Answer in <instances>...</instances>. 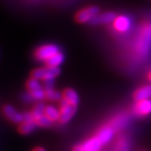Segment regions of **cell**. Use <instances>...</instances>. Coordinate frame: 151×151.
Wrapping results in <instances>:
<instances>
[{
  "label": "cell",
  "mask_w": 151,
  "mask_h": 151,
  "mask_svg": "<svg viewBox=\"0 0 151 151\" xmlns=\"http://www.w3.org/2000/svg\"><path fill=\"white\" fill-rule=\"evenodd\" d=\"M97 14H99V8L96 6H89L76 13L75 16L76 21L80 24L91 22Z\"/></svg>",
  "instance_id": "obj_5"
},
{
  "label": "cell",
  "mask_w": 151,
  "mask_h": 151,
  "mask_svg": "<svg viewBox=\"0 0 151 151\" xmlns=\"http://www.w3.org/2000/svg\"><path fill=\"white\" fill-rule=\"evenodd\" d=\"M62 99H64L66 102L71 103V104H74V105H77L78 102H79V97H78L77 93L71 88H66L63 91Z\"/></svg>",
  "instance_id": "obj_13"
},
{
  "label": "cell",
  "mask_w": 151,
  "mask_h": 151,
  "mask_svg": "<svg viewBox=\"0 0 151 151\" xmlns=\"http://www.w3.org/2000/svg\"><path fill=\"white\" fill-rule=\"evenodd\" d=\"M134 97L136 101L150 99L151 97V85L142 86L139 88L134 94Z\"/></svg>",
  "instance_id": "obj_12"
},
{
  "label": "cell",
  "mask_w": 151,
  "mask_h": 151,
  "mask_svg": "<svg viewBox=\"0 0 151 151\" xmlns=\"http://www.w3.org/2000/svg\"><path fill=\"white\" fill-rule=\"evenodd\" d=\"M132 53L137 60H144L151 51V22L141 24L131 45Z\"/></svg>",
  "instance_id": "obj_1"
},
{
  "label": "cell",
  "mask_w": 151,
  "mask_h": 151,
  "mask_svg": "<svg viewBox=\"0 0 151 151\" xmlns=\"http://www.w3.org/2000/svg\"><path fill=\"white\" fill-rule=\"evenodd\" d=\"M77 105H74L66 102L64 99L60 100V118L59 121L60 124H65L69 122L70 119L74 116L76 111Z\"/></svg>",
  "instance_id": "obj_4"
},
{
  "label": "cell",
  "mask_w": 151,
  "mask_h": 151,
  "mask_svg": "<svg viewBox=\"0 0 151 151\" xmlns=\"http://www.w3.org/2000/svg\"><path fill=\"white\" fill-rule=\"evenodd\" d=\"M116 17V14L113 12H107L104 14H97L90 23L92 24H108L113 23Z\"/></svg>",
  "instance_id": "obj_11"
},
{
  "label": "cell",
  "mask_w": 151,
  "mask_h": 151,
  "mask_svg": "<svg viewBox=\"0 0 151 151\" xmlns=\"http://www.w3.org/2000/svg\"><path fill=\"white\" fill-rule=\"evenodd\" d=\"M26 88H27V90L29 92H32V91H35V90H37V89H40V88H42V86H41V84L40 83V81H39V80L31 77L30 79H29V80L26 81Z\"/></svg>",
  "instance_id": "obj_20"
},
{
  "label": "cell",
  "mask_w": 151,
  "mask_h": 151,
  "mask_svg": "<svg viewBox=\"0 0 151 151\" xmlns=\"http://www.w3.org/2000/svg\"><path fill=\"white\" fill-rule=\"evenodd\" d=\"M35 126H36L35 122H24V121H23L19 125L18 130H19V133L21 134H28L35 129Z\"/></svg>",
  "instance_id": "obj_16"
},
{
  "label": "cell",
  "mask_w": 151,
  "mask_h": 151,
  "mask_svg": "<svg viewBox=\"0 0 151 151\" xmlns=\"http://www.w3.org/2000/svg\"><path fill=\"white\" fill-rule=\"evenodd\" d=\"M113 134H114V129L112 126H104L98 131L96 137L103 145H106L112 139Z\"/></svg>",
  "instance_id": "obj_10"
},
{
  "label": "cell",
  "mask_w": 151,
  "mask_h": 151,
  "mask_svg": "<svg viewBox=\"0 0 151 151\" xmlns=\"http://www.w3.org/2000/svg\"><path fill=\"white\" fill-rule=\"evenodd\" d=\"M148 78H149V80L151 81V70L149 72V74H148Z\"/></svg>",
  "instance_id": "obj_26"
},
{
  "label": "cell",
  "mask_w": 151,
  "mask_h": 151,
  "mask_svg": "<svg viewBox=\"0 0 151 151\" xmlns=\"http://www.w3.org/2000/svg\"><path fill=\"white\" fill-rule=\"evenodd\" d=\"M45 115L52 122H54L59 120L60 111L57 108H55L54 106H47L45 109Z\"/></svg>",
  "instance_id": "obj_17"
},
{
  "label": "cell",
  "mask_w": 151,
  "mask_h": 151,
  "mask_svg": "<svg viewBox=\"0 0 151 151\" xmlns=\"http://www.w3.org/2000/svg\"><path fill=\"white\" fill-rule=\"evenodd\" d=\"M29 92V94H30L33 100L40 101V100H42V99H44L45 97V91L44 87Z\"/></svg>",
  "instance_id": "obj_21"
},
{
  "label": "cell",
  "mask_w": 151,
  "mask_h": 151,
  "mask_svg": "<svg viewBox=\"0 0 151 151\" xmlns=\"http://www.w3.org/2000/svg\"><path fill=\"white\" fill-rule=\"evenodd\" d=\"M60 73L59 67L48 66L40 67L35 69L31 72V77L37 79L39 81H46V80H54Z\"/></svg>",
  "instance_id": "obj_2"
},
{
  "label": "cell",
  "mask_w": 151,
  "mask_h": 151,
  "mask_svg": "<svg viewBox=\"0 0 151 151\" xmlns=\"http://www.w3.org/2000/svg\"><path fill=\"white\" fill-rule=\"evenodd\" d=\"M130 145L129 139L125 136H119L114 145V151H129Z\"/></svg>",
  "instance_id": "obj_14"
},
{
  "label": "cell",
  "mask_w": 151,
  "mask_h": 151,
  "mask_svg": "<svg viewBox=\"0 0 151 151\" xmlns=\"http://www.w3.org/2000/svg\"><path fill=\"white\" fill-rule=\"evenodd\" d=\"M35 124L38 126H40V127H49L52 124V121L50 119H49L45 114L42 115L41 117L38 118L35 120Z\"/></svg>",
  "instance_id": "obj_22"
},
{
  "label": "cell",
  "mask_w": 151,
  "mask_h": 151,
  "mask_svg": "<svg viewBox=\"0 0 151 151\" xmlns=\"http://www.w3.org/2000/svg\"><path fill=\"white\" fill-rule=\"evenodd\" d=\"M23 121L24 122H35V119L31 113H23Z\"/></svg>",
  "instance_id": "obj_23"
},
{
  "label": "cell",
  "mask_w": 151,
  "mask_h": 151,
  "mask_svg": "<svg viewBox=\"0 0 151 151\" xmlns=\"http://www.w3.org/2000/svg\"><path fill=\"white\" fill-rule=\"evenodd\" d=\"M33 151H45L44 150L42 147H36V148H35L34 149V150Z\"/></svg>",
  "instance_id": "obj_25"
},
{
  "label": "cell",
  "mask_w": 151,
  "mask_h": 151,
  "mask_svg": "<svg viewBox=\"0 0 151 151\" xmlns=\"http://www.w3.org/2000/svg\"><path fill=\"white\" fill-rule=\"evenodd\" d=\"M3 113L6 118L14 124H20L23 122V114L18 113L10 105H5L3 108Z\"/></svg>",
  "instance_id": "obj_9"
},
{
  "label": "cell",
  "mask_w": 151,
  "mask_h": 151,
  "mask_svg": "<svg viewBox=\"0 0 151 151\" xmlns=\"http://www.w3.org/2000/svg\"><path fill=\"white\" fill-rule=\"evenodd\" d=\"M60 52V48L53 44H47L40 46L35 51V57L40 61H46L50 57Z\"/></svg>",
  "instance_id": "obj_3"
},
{
  "label": "cell",
  "mask_w": 151,
  "mask_h": 151,
  "mask_svg": "<svg viewBox=\"0 0 151 151\" xmlns=\"http://www.w3.org/2000/svg\"><path fill=\"white\" fill-rule=\"evenodd\" d=\"M45 97L50 101H60L62 99V93L55 91L54 89H50L45 91Z\"/></svg>",
  "instance_id": "obj_19"
},
{
  "label": "cell",
  "mask_w": 151,
  "mask_h": 151,
  "mask_svg": "<svg viewBox=\"0 0 151 151\" xmlns=\"http://www.w3.org/2000/svg\"><path fill=\"white\" fill-rule=\"evenodd\" d=\"M64 55L62 54L60 51L58 52L57 54L53 55L52 57H50L48 60L45 61V64L48 66H53V67H59L64 61Z\"/></svg>",
  "instance_id": "obj_15"
},
{
  "label": "cell",
  "mask_w": 151,
  "mask_h": 151,
  "mask_svg": "<svg viewBox=\"0 0 151 151\" xmlns=\"http://www.w3.org/2000/svg\"><path fill=\"white\" fill-rule=\"evenodd\" d=\"M45 106L44 105V103H37L32 109V113L33 117H34V119L35 120L38 118H40V117H41L42 115L45 114Z\"/></svg>",
  "instance_id": "obj_18"
},
{
  "label": "cell",
  "mask_w": 151,
  "mask_h": 151,
  "mask_svg": "<svg viewBox=\"0 0 151 151\" xmlns=\"http://www.w3.org/2000/svg\"><path fill=\"white\" fill-rule=\"evenodd\" d=\"M103 144L97 137L89 139L80 145L74 147L72 151H100Z\"/></svg>",
  "instance_id": "obj_7"
},
{
  "label": "cell",
  "mask_w": 151,
  "mask_h": 151,
  "mask_svg": "<svg viewBox=\"0 0 151 151\" xmlns=\"http://www.w3.org/2000/svg\"><path fill=\"white\" fill-rule=\"evenodd\" d=\"M134 111L135 113L140 116H145L151 113V100L145 99V100H139L136 101Z\"/></svg>",
  "instance_id": "obj_8"
},
{
  "label": "cell",
  "mask_w": 151,
  "mask_h": 151,
  "mask_svg": "<svg viewBox=\"0 0 151 151\" xmlns=\"http://www.w3.org/2000/svg\"><path fill=\"white\" fill-rule=\"evenodd\" d=\"M112 24L116 32L119 34H125L129 32L132 28V20L127 15H119L115 18Z\"/></svg>",
  "instance_id": "obj_6"
},
{
  "label": "cell",
  "mask_w": 151,
  "mask_h": 151,
  "mask_svg": "<svg viewBox=\"0 0 151 151\" xmlns=\"http://www.w3.org/2000/svg\"><path fill=\"white\" fill-rule=\"evenodd\" d=\"M54 86V81L53 80H46L44 81V89L46 90H50V89H53Z\"/></svg>",
  "instance_id": "obj_24"
}]
</instances>
